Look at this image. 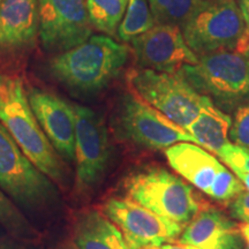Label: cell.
Returning <instances> with one entry per match:
<instances>
[{
	"mask_svg": "<svg viewBox=\"0 0 249 249\" xmlns=\"http://www.w3.org/2000/svg\"><path fill=\"white\" fill-rule=\"evenodd\" d=\"M130 50L108 36L95 35L49 62V71L67 88L82 93L101 91L117 79Z\"/></svg>",
	"mask_w": 249,
	"mask_h": 249,
	"instance_id": "1",
	"label": "cell"
},
{
	"mask_svg": "<svg viewBox=\"0 0 249 249\" xmlns=\"http://www.w3.org/2000/svg\"><path fill=\"white\" fill-rule=\"evenodd\" d=\"M0 123L34 165L48 178L64 182L57 151L40 128L20 77L0 73Z\"/></svg>",
	"mask_w": 249,
	"mask_h": 249,
	"instance_id": "2",
	"label": "cell"
},
{
	"mask_svg": "<svg viewBox=\"0 0 249 249\" xmlns=\"http://www.w3.org/2000/svg\"><path fill=\"white\" fill-rule=\"evenodd\" d=\"M178 73L226 113L249 103V60L240 52L202 55L195 65L182 67Z\"/></svg>",
	"mask_w": 249,
	"mask_h": 249,
	"instance_id": "3",
	"label": "cell"
},
{
	"mask_svg": "<svg viewBox=\"0 0 249 249\" xmlns=\"http://www.w3.org/2000/svg\"><path fill=\"white\" fill-rule=\"evenodd\" d=\"M127 197L152 213L186 226L201 209L194 188L163 167H147L124 181Z\"/></svg>",
	"mask_w": 249,
	"mask_h": 249,
	"instance_id": "4",
	"label": "cell"
},
{
	"mask_svg": "<svg viewBox=\"0 0 249 249\" xmlns=\"http://www.w3.org/2000/svg\"><path fill=\"white\" fill-rule=\"evenodd\" d=\"M128 82L133 93L186 130L211 102L179 73H161L139 67L129 71Z\"/></svg>",
	"mask_w": 249,
	"mask_h": 249,
	"instance_id": "5",
	"label": "cell"
},
{
	"mask_svg": "<svg viewBox=\"0 0 249 249\" xmlns=\"http://www.w3.org/2000/svg\"><path fill=\"white\" fill-rule=\"evenodd\" d=\"M187 45L197 57L220 51H236L246 24L236 0H203L181 27Z\"/></svg>",
	"mask_w": 249,
	"mask_h": 249,
	"instance_id": "6",
	"label": "cell"
},
{
	"mask_svg": "<svg viewBox=\"0 0 249 249\" xmlns=\"http://www.w3.org/2000/svg\"><path fill=\"white\" fill-rule=\"evenodd\" d=\"M0 189L24 209L36 210L57 197L53 181L23 154L0 123Z\"/></svg>",
	"mask_w": 249,
	"mask_h": 249,
	"instance_id": "7",
	"label": "cell"
},
{
	"mask_svg": "<svg viewBox=\"0 0 249 249\" xmlns=\"http://www.w3.org/2000/svg\"><path fill=\"white\" fill-rule=\"evenodd\" d=\"M114 127L126 141L148 150H166L179 142H193L194 136L163 113L130 92L120 99Z\"/></svg>",
	"mask_w": 249,
	"mask_h": 249,
	"instance_id": "8",
	"label": "cell"
},
{
	"mask_svg": "<svg viewBox=\"0 0 249 249\" xmlns=\"http://www.w3.org/2000/svg\"><path fill=\"white\" fill-rule=\"evenodd\" d=\"M165 156L183 180L214 201L230 202L246 189L234 173L196 143H176L165 150Z\"/></svg>",
	"mask_w": 249,
	"mask_h": 249,
	"instance_id": "9",
	"label": "cell"
},
{
	"mask_svg": "<svg viewBox=\"0 0 249 249\" xmlns=\"http://www.w3.org/2000/svg\"><path fill=\"white\" fill-rule=\"evenodd\" d=\"M75 112L76 188L80 194L90 193L105 177L110 160L107 124L92 108L73 105Z\"/></svg>",
	"mask_w": 249,
	"mask_h": 249,
	"instance_id": "10",
	"label": "cell"
},
{
	"mask_svg": "<svg viewBox=\"0 0 249 249\" xmlns=\"http://www.w3.org/2000/svg\"><path fill=\"white\" fill-rule=\"evenodd\" d=\"M103 211L134 249H147L177 241L185 226L152 213L128 197H113Z\"/></svg>",
	"mask_w": 249,
	"mask_h": 249,
	"instance_id": "11",
	"label": "cell"
},
{
	"mask_svg": "<svg viewBox=\"0 0 249 249\" xmlns=\"http://www.w3.org/2000/svg\"><path fill=\"white\" fill-rule=\"evenodd\" d=\"M38 34L49 51L64 52L92 36L87 0H38Z\"/></svg>",
	"mask_w": 249,
	"mask_h": 249,
	"instance_id": "12",
	"label": "cell"
},
{
	"mask_svg": "<svg viewBox=\"0 0 249 249\" xmlns=\"http://www.w3.org/2000/svg\"><path fill=\"white\" fill-rule=\"evenodd\" d=\"M130 44L140 68L178 73L182 67L198 61L197 55L187 45L181 28L177 26L155 24Z\"/></svg>",
	"mask_w": 249,
	"mask_h": 249,
	"instance_id": "13",
	"label": "cell"
},
{
	"mask_svg": "<svg viewBox=\"0 0 249 249\" xmlns=\"http://www.w3.org/2000/svg\"><path fill=\"white\" fill-rule=\"evenodd\" d=\"M28 101L46 138L64 160H75V112L73 105L40 89H31Z\"/></svg>",
	"mask_w": 249,
	"mask_h": 249,
	"instance_id": "14",
	"label": "cell"
},
{
	"mask_svg": "<svg viewBox=\"0 0 249 249\" xmlns=\"http://www.w3.org/2000/svg\"><path fill=\"white\" fill-rule=\"evenodd\" d=\"M178 241L197 249H244L240 225L213 207L201 208L180 234Z\"/></svg>",
	"mask_w": 249,
	"mask_h": 249,
	"instance_id": "15",
	"label": "cell"
},
{
	"mask_svg": "<svg viewBox=\"0 0 249 249\" xmlns=\"http://www.w3.org/2000/svg\"><path fill=\"white\" fill-rule=\"evenodd\" d=\"M38 34V0L0 2V55L17 54L35 43Z\"/></svg>",
	"mask_w": 249,
	"mask_h": 249,
	"instance_id": "16",
	"label": "cell"
},
{
	"mask_svg": "<svg viewBox=\"0 0 249 249\" xmlns=\"http://www.w3.org/2000/svg\"><path fill=\"white\" fill-rule=\"evenodd\" d=\"M75 249H134L123 232L104 213L88 211L77 220Z\"/></svg>",
	"mask_w": 249,
	"mask_h": 249,
	"instance_id": "17",
	"label": "cell"
},
{
	"mask_svg": "<svg viewBox=\"0 0 249 249\" xmlns=\"http://www.w3.org/2000/svg\"><path fill=\"white\" fill-rule=\"evenodd\" d=\"M231 124L232 118L209 102L187 128V132L194 136L198 145L217 156L220 149L230 142Z\"/></svg>",
	"mask_w": 249,
	"mask_h": 249,
	"instance_id": "18",
	"label": "cell"
},
{
	"mask_svg": "<svg viewBox=\"0 0 249 249\" xmlns=\"http://www.w3.org/2000/svg\"><path fill=\"white\" fill-rule=\"evenodd\" d=\"M155 24L148 0H129L118 27V38L124 43H130L154 28Z\"/></svg>",
	"mask_w": 249,
	"mask_h": 249,
	"instance_id": "19",
	"label": "cell"
},
{
	"mask_svg": "<svg viewBox=\"0 0 249 249\" xmlns=\"http://www.w3.org/2000/svg\"><path fill=\"white\" fill-rule=\"evenodd\" d=\"M129 0H87L92 27L108 36L117 34Z\"/></svg>",
	"mask_w": 249,
	"mask_h": 249,
	"instance_id": "20",
	"label": "cell"
},
{
	"mask_svg": "<svg viewBox=\"0 0 249 249\" xmlns=\"http://www.w3.org/2000/svg\"><path fill=\"white\" fill-rule=\"evenodd\" d=\"M156 24L181 28L200 7L203 0H148Z\"/></svg>",
	"mask_w": 249,
	"mask_h": 249,
	"instance_id": "21",
	"label": "cell"
},
{
	"mask_svg": "<svg viewBox=\"0 0 249 249\" xmlns=\"http://www.w3.org/2000/svg\"><path fill=\"white\" fill-rule=\"evenodd\" d=\"M0 224L6 231L18 238H29L34 235V230L27 218L20 213L18 207L11 198L4 194L0 189Z\"/></svg>",
	"mask_w": 249,
	"mask_h": 249,
	"instance_id": "22",
	"label": "cell"
},
{
	"mask_svg": "<svg viewBox=\"0 0 249 249\" xmlns=\"http://www.w3.org/2000/svg\"><path fill=\"white\" fill-rule=\"evenodd\" d=\"M217 157L231 169L249 191V150L229 142L220 149Z\"/></svg>",
	"mask_w": 249,
	"mask_h": 249,
	"instance_id": "23",
	"label": "cell"
},
{
	"mask_svg": "<svg viewBox=\"0 0 249 249\" xmlns=\"http://www.w3.org/2000/svg\"><path fill=\"white\" fill-rule=\"evenodd\" d=\"M230 142L249 150V103L239 107L232 117Z\"/></svg>",
	"mask_w": 249,
	"mask_h": 249,
	"instance_id": "24",
	"label": "cell"
},
{
	"mask_svg": "<svg viewBox=\"0 0 249 249\" xmlns=\"http://www.w3.org/2000/svg\"><path fill=\"white\" fill-rule=\"evenodd\" d=\"M229 213L233 219L242 224H249V191L245 189L230 201Z\"/></svg>",
	"mask_w": 249,
	"mask_h": 249,
	"instance_id": "25",
	"label": "cell"
},
{
	"mask_svg": "<svg viewBox=\"0 0 249 249\" xmlns=\"http://www.w3.org/2000/svg\"><path fill=\"white\" fill-rule=\"evenodd\" d=\"M236 2H238L239 8H240L246 24L245 35L242 37L240 44L238 46V50H236L239 52L249 42V0H236Z\"/></svg>",
	"mask_w": 249,
	"mask_h": 249,
	"instance_id": "26",
	"label": "cell"
},
{
	"mask_svg": "<svg viewBox=\"0 0 249 249\" xmlns=\"http://www.w3.org/2000/svg\"><path fill=\"white\" fill-rule=\"evenodd\" d=\"M147 249H197L194 246L183 244V242L180 241H174V242H169V244H164L160 246H156V247H150Z\"/></svg>",
	"mask_w": 249,
	"mask_h": 249,
	"instance_id": "27",
	"label": "cell"
},
{
	"mask_svg": "<svg viewBox=\"0 0 249 249\" xmlns=\"http://www.w3.org/2000/svg\"><path fill=\"white\" fill-rule=\"evenodd\" d=\"M240 231L249 249V224H242V225H240Z\"/></svg>",
	"mask_w": 249,
	"mask_h": 249,
	"instance_id": "28",
	"label": "cell"
},
{
	"mask_svg": "<svg viewBox=\"0 0 249 249\" xmlns=\"http://www.w3.org/2000/svg\"><path fill=\"white\" fill-rule=\"evenodd\" d=\"M239 52H240V53L244 54L245 57L247 58L248 60H249V42H248L247 44H246V45L244 46V48H242V49H241L240 51H239Z\"/></svg>",
	"mask_w": 249,
	"mask_h": 249,
	"instance_id": "29",
	"label": "cell"
},
{
	"mask_svg": "<svg viewBox=\"0 0 249 249\" xmlns=\"http://www.w3.org/2000/svg\"><path fill=\"white\" fill-rule=\"evenodd\" d=\"M0 249H13V248H9V247H7V246L0 245Z\"/></svg>",
	"mask_w": 249,
	"mask_h": 249,
	"instance_id": "30",
	"label": "cell"
},
{
	"mask_svg": "<svg viewBox=\"0 0 249 249\" xmlns=\"http://www.w3.org/2000/svg\"><path fill=\"white\" fill-rule=\"evenodd\" d=\"M2 1V0H0V2H1Z\"/></svg>",
	"mask_w": 249,
	"mask_h": 249,
	"instance_id": "31",
	"label": "cell"
}]
</instances>
